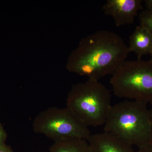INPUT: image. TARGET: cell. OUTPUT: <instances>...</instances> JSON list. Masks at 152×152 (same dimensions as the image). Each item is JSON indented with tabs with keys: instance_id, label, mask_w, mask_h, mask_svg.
Here are the masks:
<instances>
[{
	"instance_id": "1",
	"label": "cell",
	"mask_w": 152,
	"mask_h": 152,
	"mask_svg": "<svg viewBox=\"0 0 152 152\" xmlns=\"http://www.w3.org/2000/svg\"><path fill=\"white\" fill-rule=\"evenodd\" d=\"M128 46L115 33L100 30L84 39L71 56L68 69L71 72L99 81L112 75L126 61Z\"/></svg>"
},
{
	"instance_id": "2",
	"label": "cell",
	"mask_w": 152,
	"mask_h": 152,
	"mask_svg": "<svg viewBox=\"0 0 152 152\" xmlns=\"http://www.w3.org/2000/svg\"><path fill=\"white\" fill-rule=\"evenodd\" d=\"M146 103L126 100L112 105L104 132L138 148L149 144L150 124Z\"/></svg>"
},
{
	"instance_id": "3",
	"label": "cell",
	"mask_w": 152,
	"mask_h": 152,
	"mask_svg": "<svg viewBox=\"0 0 152 152\" xmlns=\"http://www.w3.org/2000/svg\"><path fill=\"white\" fill-rule=\"evenodd\" d=\"M112 106L110 91L89 79L74 86L66 100V107L88 127L104 125Z\"/></svg>"
},
{
	"instance_id": "4",
	"label": "cell",
	"mask_w": 152,
	"mask_h": 152,
	"mask_svg": "<svg viewBox=\"0 0 152 152\" xmlns=\"http://www.w3.org/2000/svg\"><path fill=\"white\" fill-rule=\"evenodd\" d=\"M110 83L118 97L152 103V63L126 61L112 75Z\"/></svg>"
},
{
	"instance_id": "5",
	"label": "cell",
	"mask_w": 152,
	"mask_h": 152,
	"mask_svg": "<svg viewBox=\"0 0 152 152\" xmlns=\"http://www.w3.org/2000/svg\"><path fill=\"white\" fill-rule=\"evenodd\" d=\"M33 129L54 142L72 138L88 140L91 134L88 127L66 107H52L41 112L33 121Z\"/></svg>"
},
{
	"instance_id": "6",
	"label": "cell",
	"mask_w": 152,
	"mask_h": 152,
	"mask_svg": "<svg viewBox=\"0 0 152 152\" xmlns=\"http://www.w3.org/2000/svg\"><path fill=\"white\" fill-rule=\"evenodd\" d=\"M142 8L141 0H107L102 7L105 15L112 17L117 27L132 23Z\"/></svg>"
},
{
	"instance_id": "7",
	"label": "cell",
	"mask_w": 152,
	"mask_h": 152,
	"mask_svg": "<svg viewBox=\"0 0 152 152\" xmlns=\"http://www.w3.org/2000/svg\"><path fill=\"white\" fill-rule=\"evenodd\" d=\"M87 141L92 152H136L129 144L104 132L91 134Z\"/></svg>"
},
{
	"instance_id": "8",
	"label": "cell",
	"mask_w": 152,
	"mask_h": 152,
	"mask_svg": "<svg viewBox=\"0 0 152 152\" xmlns=\"http://www.w3.org/2000/svg\"><path fill=\"white\" fill-rule=\"evenodd\" d=\"M128 47L129 53H134L138 60L145 55L150 54L152 50V33L146 28L140 25L130 36Z\"/></svg>"
},
{
	"instance_id": "9",
	"label": "cell",
	"mask_w": 152,
	"mask_h": 152,
	"mask_svg": "<svg viewBox=\"0 0 152 152\" xmlns=\"http://www.w3.org/2000/svg\"><path fill=\"white\" fill-rule=\"evenodd\" d=\"M49 152H92L87 140L78 138L66 139L55 142Z\"/></svg>"
},
{
	"instance_id": "10",
	"label": "cell",
	"mask_w": 152,
	"mask_h": 152,
	"mask_svg": "<svg viewBox=\"0 0 152 152\" xmlns=\"http://www.w3.org/2000/svg\"><path fill=\"white\" fill-rule=\"evenodd\" d=\"M141 26L146 28L152 33V12L145 10L139 15Z\"/></svg>"
},
{
	"instance_id": "11",
	"label": "cell",
	"mask_w": 152,
	"mask_h": 152,
	"mask_svg": "<svg viewBox=\"0 0 152 152\" xmlns=\"http://www.w3.org/2000/svg\"><path fill=\"white\" fill-rule=\"evenodd\" d=\"M7 134L2 125L0 124V148L6 145Z\"/></svg>"
},
{
	"instance_id": "12",
	"label": "cell",
	"mask_w": 152,
	"mask_h": 152,
	"mask_svg": "<svg viewBox=\"0 0 152 152\" xmlns=\"http://www.w3.org/2000/svg\"><path fill=\"white\" fill-rule=\"evenodd\" d=\"M149 115L150 124V135L149 144L152 145V107L149 110Z\"/></svg>"
},
{
	"instance_id": "13",
	"label": "cell",
	"mask_w": 152,
	"mask_h": 152,
	"mask_svg": "<svg viewBox=\"0 0 152 152\" xmlns=\"http://www.w3.org/2000/svg\"><path fill=\"white\" fill-rule=\"evenodd\" d=\"M136 152H152V145L148 144L144 146L138 148Z\"/></svg>"
},
{
	"instance_id": "14",
	"label": "cell",
	"mask_w": 152,
	"mask_h": 152,
	"mask_svg": "<svg viewBox=\"0 0 152 152\" xmlns=\"http://www.w3.org/2000/svg\"><path fill=\"white\" fill-rule=\"evenodd\" d=\"M147 10L152 12V0H145L144 1Z\"/></svg>"
},
{
	"instance_id": "15",
	"label": "cell",
	"mask_w": 152,
	"mask_h": 152,
	"mask_svg": "<svg viewBox=\"0 0 152 152\" xmlns=\"http://www.w3.org/2000/svg\"><path fill=\"white\" fill-rule=\"evenodd\" d=\"M0 152H14V151L10 147L7 145L6 144L4 145L0 148Z\"/></svg>"
},
{
	"instance_id": "16",
	"label": "cell",
	"mask_w": 152,
	"mask_h": 152,
	"mask_svg": "<svg viewBox=\"0 0 152 152\" xmlns=\"http://www.w3.org/2000/svg\"><path fill=\"white\" fill-rule=\"evenodd\" d=\"M150 55H151V59L150 60V61H151V62L152 63V50L151 52V54H150Z\"/></svg>"
}]
</instances>
